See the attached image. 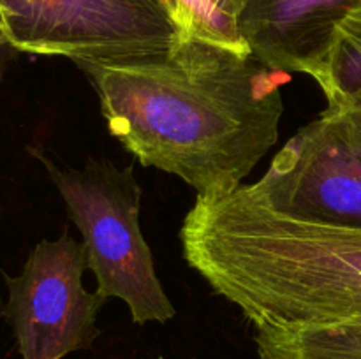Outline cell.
<instances>
[{
    "label": "cell",
    "instance_id": "obj_2",
    "mask_svg": "<svg viewBox=\"0 0 361 359\" xmlns=\"http://www.w3.org/2000/svg\"><path fill=\"white\" fill-rule=\"evenodd\" d=\"M180 239L189 266L256 331L361 313V229L288 217L240 185L197 197Z\"/></svg>",
    "mask_w": 361,
    "mask_h": 359
},
{
    "label": "cell",
    "instance_id": "obj_1",
    "mask_svg": "<svg viewBox=\"0 0 361 359\" xmlns=\"http://www.w3.org/2000/svg\"><path fill=\"white\" fill-rule=\"evenodd\" d=\"M109 134L197 197L233 192L279 141L289 74L252 51L182 39L157 55L78 62Z\"/></svg>",
    "mask_w": 361,
    "mask_h": 359
},
{
    "label": "cell",
    "instance_id": "obj_10",
    "mask_svg": "<svg viewBox=\"0 0 361 359\" xmlns=\"http://www.w3.org/2000/svg\"><path fill=\"white\" fill-rule=\"evenodd\" d=\"M183 39H200L250 51L240 34L238 20L245 0H164Z\"/></svg>",
    "mask_w": 361,
    "mask_h": 359
},
{
    "label": "cell",
    "instance_id": "obj_6",
    "mask_svg": "<svg viewBox=\"0 0 361 359\" xmlns=\"http://www.w3.org/2000/svg\"><path fill=\"white\" fill-rule=\"evenodd\" d=\"M87 267L83 243L63 232L39 241L21 273L7 278L6 315L21 359H62L90 348L106 299L85 289Z\"/></svg>",
    "mask_w": 361,
    "mask_h": 359
},
{
    "label": "cell",
    "instance_id": "obj_5",
    "mask_svg": "<svg viewBox=\"0 0 361 359\" xmlns=\"http://www.w3.org/2000/svg\"><path fill=\"white\" fill-rule=\"evenodd\" d=\"M288 217L361 229V132L344 109L326 108L275 155L263 178L247 185Z\"/></svg>",
    "mask_w": 361,
    "mask_h": 359
},
{
    "label": "cell",
    "instance_id": "obj_7",
    "mask_svg": "<svg viewBox=\"0 0 361 359\" xmlns=\"http://www.w3.org/2000/svg\"><path fill=\"white\" fill-rule=\"evenodd\" d=\"M358 7L361 0H245L238 27L268 67L316 81L335 30Z\"/></svg>",
    "mask_w": 361,
    "mask_h": 359
},
{
    "label": "cell",
    "instance_id": "obj_8",
    "mask_svg": "<svg viewBox=\"0 0 361 359\" xmlns=\"http://www.w3.org/2000/svg\"><path fill=\"white\" fill-rule=\"evenodd\" d=\"M261 359H361V313L316 326L256 331Z\"/></svg>",
    "mask_w": 361,
    "mask_h": 359
},
{
    "label": "cell",
    "instance_id": "obj_9",
    "mask_svg": "<svg viewBox=\"0 0 361 359\" xmlns=\"http://www.w3.org/2000/svg\"><path fill=\"white\" fill-rule=\"evenodd\" d=\"M328 108L341 109L361 94V7L342 20L316 80Z\"/></svg>",
    "mask_w": 361,
    "mask_h": 359
},
{
    "label": "cell",
    "instance_id": "obj_11",
    "mask_svg": "<svg viewBox=\"0 0 361 359\" xmlns=\"http://www.w3.org/2000/svg\"><path fill=\"white\" fill-rule=\"evenodd\" d=\"M341 109H344V111L348 113L349 118L355 122V125L358 127V130L361 132V94L358 95V97L353 99V101L349 102L345 108H341Z\"/></svg>",
    "mask_w": 361,
    "mask_h": 359
},
{
    "label": "cell",
    "instance_id": "obj_4",
    "mask_svg": "<svg viewBox=\"0 0 361 359\" xmlns=\"http://www.w3.org/2000/svg\"><path fill=\"white\" fill-rule=\"evenodd\" d=\"M182 39L164 0H0V44L28 55L134 58Z\"/></svg>",
    "mask_w": 361,
    "mask_h": 359
},
{
    "label": "cell",
    "instance_id": "obj_3",
    "mask_svg": "<svg viewBox=\"0 0 361 359\" xmlns=\"http://www.w3.org/2000/svg\"><path fill=\"white\" fill-rule=\"evenodd\" d=\"M32 153L44 165L83 236L88 270L97 280L95 292L126 303L136 324L171 320L175 306L141 232V187L134 169L118 168L108 158H88L83 168H71L42 151Z\"/></svg>",
    "mask_w": 361,
    "mask_h": 359
},
{
    "label": "cell",
    "instance_id": "obj_12",
    "mask_svg": "<svg viewBox=\"0 0 361 359\" xmlns=\"http://www.w3.org/2000/svg\"><path fill=\"white\" fill-rule=\"evenodd\" d=\"M0 46H4V44H0Z\"/></svg>",
    "mask_w": 361,
    "mask_h": 359
},
{
    "label": "cell",
    "instance_id": "obj_13",
    "mask_svg": "<svg viewBox=\"0 0 361 359\" xmlns=\"http://www.w3.org/2000/svg\"><path fill=\"white\" fill-rule=\"evenodd\" d=\"M159 359H162V358H159Z\"/></svg>",
    "mask_w": 361,
    "mask_h": 359
}]
</instances>
